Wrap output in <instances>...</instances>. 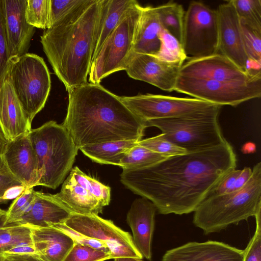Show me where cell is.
<instances>
[{
    "instance_id": "cell-1",
    "label": "cell",
    "mask_w": 261,
    "mask_h": 261,
    "mask_svg": "<svg viewBox=\"0 0 261 261\" xmlns=\"http://www.w3.org/2000/svg\"><path fill=\"white\" fill-rule=\"evenodd\" d=\"M236 165V155L227 141L208 149L171 156L148 167L124 170L120 181L150 201L160 214L183 215L194 212Z\"/></svg>"
},
{
    "instance_id": "cell-2",
    "label": "cell",
    "mask_w": 261,
    "mask_h": 261,
    "mask_svg": "<svg viewBox=\"0 0 261 261\" xmlns=\"http://www.w3.org/2000/svg\"><path fill=\"white\" fill-rule=\"evenodd\" d=\"M67 92V114L62 125L79 149L107 142L142 140L144 122L100 84L88 82Z\"/></svg>"
},
{
    "instance_id": "cell-3",
    "label": "cell",
    "mask_w": 261,
    "mask_h": 261,
    "mask_svg": "<svg viewBox=\"0 0 261 261\" xmlns=\"http://www.w3.org/2000/svg\"><path fill=\"white\" fill-rule=\"evenodd\" d=\"M101 0L84 3L40 36L43 50L67 91L88 83Z\"/></svg>"
},
{
    "instance_id": "cell-4",
    "label": "cell",
    "mask_w": 261,
    "mask_h": 261,
    "mask_svg": "<svg viewBox=\"0 0 261 261\" xmlns=\"http://www.w3.org/2000/svg\"><path fill=\"white\" fill-rule=\"evenodd\" d=\"M261 210V163L256 164L247 182L231 192L207 197L194 212L193 222L208 234L238 224Z\"/></svg>"
},
{
    "instance_id": "cell-5",
    "label": "cell",
    "mask_w": 261,
    "mask_h": 261,
    "mask_svg": "<svg viewBox=\"0 0 261 261\" xmlns=\"http://www.w3.org/2000/svg\"><path fill=\"white\" fill-rule=\"evenodd\" d=\"M28 134L37 160V186L55 189L70 172L79 149L65 128L55 121Z\"/></svg>"
},
{
    "instance_id": "cell-6",
    "label": "cell",
    "mask_w": 261,
    "mask_h": 261,
    "mask_svg": "<svg viewBox=\"0 0 261 261\" xmlns=\"http://www.w3.org/2000/svg\"><path fill=\"white\" fill-rule=\"evenodd\" d=\"M221 107L218 105L191 115L149 120L144 126L157 127L168 140L188 152L204 150L227 141L218 121Z\"/></svg>"
},
{
    "instance_id": "cell-7",
    "label": "cell",
    "mask_w": 261,
    "mask_h": 261,
    "mask_svg": "<svg viewBox=\"0 0 261 261\" xmlns=\"http://www.w3.org/2000/svg\"><path fill=\"white\" fill-rule=\"evenodd\" d=\"M7 75L31 125L44 107L50 91V76L46 63L42 57L27 53L11 60Z\"/></svg>"
},
{
    "instance_id": "cell-8",
    "label": "cell",
    "mask_w": 261,
    "mask_h": 261,
    "mask_svg": "<svg viewBox=\"0 0 261 261\" xmlns=\"http://www.w3.org/2000/svg\"><path fill=\"white\" fill-rule=\"evenodd\" d=\"M142 8L138 3L129 9L107 37L92 60L89 73V83L100 84L108 75L125 70L133 52Z\"/></svg>"
},
{
    "instance_id": "cell-9",
    "label": "cell",
    "mask_w": 261,
    "mask_h": 261,
    "mask_svg": "<svg viewBox=\"0 0 261 261\" xmlns=\"http://www.w3.org/2000/svg\"><path fill=\"white\" fill-rule=\"evenodd\" d=\"M182 46L188 60L219 53L217 10L200 2L190 3L185 13Z\"/></svg>"
},
{
    "instance_id": "cell-10",
    "label": "cell",
    "mask_w": 261,
    "mask_h": 261,
    "mask_svg": "<svg viewBox=\"0 0 261 261\" xmlns=\"http://www.w3.org/2000/svg\"><path fill=\"white\" fill-rule=\"evenodd\" d=\"M220 106H237L261 96V79L231 83L178 75L174 90Z\"/></svg>"
},
{
    "instance_id": "cell-11",
    "label": "cell",
    "mask_w": 261,
    "mask_h": 261,
    "mask_svg": "<svg viewBox=\"0 0 261 261\" xmlns=\"http://www.w3.org/2000/svg\"><path fill=\"white\" fill-rule=\"evenodd\" d=\"M119 97L126 107L144 122L151 119L191 115L218 106L195 98H180L150 93Z\"/></svg>"
},
{
    "instance_id": "cell-12",
    "label": "cell",
    "mask_w": 261,
    "mask_h": 261,
    "mask_svg": "<svg viewBox=\"0 0 261 261\" xmlns=\"http://www.w3.org/2000/svg\"><path fill=\"white\" fill-rule=\"evenodd\" d=\"M64 224L77 232L105 243L113 258H143L136 248L130 234L116 226L112 221L96 215L72 214Z\"/></svg>"
},
{
    "instance_id": "cell-13",
    "label": "cell",
    "mask_w": 261,
    "mask_h": 261,
    "mask_svg": "<svg viewBox=\"0 0 261 261\" xmlns=\"http://www.w3.org/2000/svg\"><path fill=\"white\" fill-rule=\"evenodd\" d=\"M179 76L231 83H246L261 79V72H245L220 53L185 62Z\"/></svg>"
},
{
    "instance_id": "cell-14",
    "label": "cell",
    "mask_w": 261,
    "mask_h": 261,
    "mask_svg": "<svg viewBox=\"0 0 261 261\" xmlns=\"http://www.w3.org/2000/svg\"><path fill=\"white\" fill-rule=\"evenodd\" d=\"M182 64L166 62L153 55L133 52L125 70L133 79L172 92Z\"/></svg>"
},
{
    "instance_id": "cell-15",
    "label": "cell",
    "mask_w": 261,
    "mask_h": 261,
    "mask_svg": "<svg viewBox=\"0 0 261 261\" xmlns=\"http://www.w3.org/2000/svg\"><path fill=\"white\" fill-rule=\"evenodd\" d=\"M217 11L219 52L242 70L250 72L244 47L240 19L231 1L220 5Z\"/></svg>"
},
{
    "instance_id": "cell-16",
    "label": "cell",
    "mask_w": 261,
    "mask_h": 261,
    "mask_svg": "<svg viewBox=\"0 0 261 261\" xmlns=\"http://www.w3.org/2000/svg\"><path fill=\"white\" fill-rule=\"evenodd\" d=\"M4 25L11 60L28 53L35 28L25 19L27 0H3Z\"/></svg>"
},
{
    "instance_id": "cell-17",
    "label": "cell",
    "mask_w": 261,
    "mask_h": 261,
    "mask_svg": "<svg viewBox=\"0 0 261 261\" xmlns=\"http://www.w3.org/2000/svg\"><path fill=\"white\" fill-rule=\"evenodd\" d=\"M28 133L8 141L2 156L18 180L28 188H34L39 180L38 164Z\"/></svg>"
},
{
    "instance_id": "cell-18",
    "label": "cell",
    "mask_w": 261,
    "mask_h": 261,
    "mask_svg": "<svg viewBox=\"0 0 261 261\" xmlns=\"http://www.w3.org/2000/svg\"><path fill=\"white\" fill-rule=\"evenodd\" d=\"M244 250L216 241L189 242L167 251L162 261H243Z\"/></svg>"
},
{
    "instance_id": "cell-19",
    "label": "cell",
    "mask_w": 261,
    "mask_h": 261,
    "mask_svg": "<svg viewBox=\"0 0 261 261\" xmlns=\"http://www.w3.org/2000/svg\"><path fill=\"white\" fill-rule=\"evenodd\" d=\"M156 210L150 201L140 198L133 201L126 216L136 248L142 257L149 260L152 257L151 243Z\"/></svg>"
},
{
    "instance_id": "cell-20",
    "label": "cell",
    "mask_w": 261,
    "mask_h": 261,
    "mask_svg": "<svg viewBox=\"0 0 261 261\" xmlns=\"http://www.w3.org/2000/svg\"><path fill=\"white\" fill-rule=\"evenodd\" d=\"M0 127L8 141L31 129L8 75L0 89Z\"/></svg>"
},
{
    "instance_id": "cell-21",
    "label": "cell",
    "mask_w": 261,
    "mask_h": 261,
    "mask_svg": "<svg viewBox=\"0 0 261 261\" xmlns=\"http://www.w3.org/2000/svg\"><path fill=\"white\" fill-rule=\"evenodd\" d=\"M71 214L54 194L35 191L31 210L17 224L31 227H52L64 223Z\"/></svg>"
},
{
    "instance_id": "cell-22",
    "label": "cell",
    "mask_w": 261,
    "mask_h": 261,
    "mask_svg": "<svg viewBox=\"0 0 261 261\" xmlns=\"http://www.w3.org/2000/svg\"><path fill=\"white\" fill-rule=\"evenodd\" d=\"M31 230L36 252L45 261H63L74 244L69 235L53 226Z\"/></svg>"
},
{
    "instance_id": "cell-23",
    "label": "cell",
    "mask_w": 261,
    "mask_h": 261,
    "mask_svg": "<svg viewBox=\"0 0 261 261\" xmlns=\"http://www.w3.org/2000/svg\"><path fill=\"white\" fill-rule=\"evenodd\" d=\"M71 214L96 215L104 206L93 195L81 186L69 174L62 183L60 191L54 194Z\"/></svg>"
},
{
    "instance_id": "cell-24",
    "label": "cell",
    "mask_w": 261,
    "mask_h": 261,
    "mask_svg": "<svg viewBox=\"0 0 261 261\" xmlns=\"http://www.w3.org/2000/svg\"><path fill=\"white\" fill-rule=\"evenodd\" d=\"M162 28L155 7H142L133 46V53L155 56L161 46Z\"/></svg>"
},
{
    "instance_id": "cell-25",
    "label": "cell",
    "mask_w": 261,
    "mask_h": 261,
    "mask_svg": "<svg viewBox=\"0 0 261 261\" xmlns=\"http://www.w3.org/2000/svg\"><path fill=\"white\" fill-rule=\"evenodd\" d=\"M138 3L135 0H101L93 49V59L123 15Z\"/></svg>"
},
{
    "instance_id": "cell-26",
    "label": "cell",
    "mask_w": 261,
    "mask_h": 261,
    "mask_svg": "<svg viewBox=\"0 0 261 261\" xmlns=\"http://www.w3.org/2000/svg\"><path fill=\"white\" fill-rule=\"evenodd\" d=\"M135 140H122L85 146L79 149L93 162L119 166L126 153L138 144Z\"/></svg>"
},
{
    "instance_id": "cell-27",
    "label": "cell",
    "mask_w": 261,
    "mask_h": 261,
    "mask_svg": "<svg viewBox=\"0 0 261 261\" xmlns=\"http://www.w3.org/2000/svg\"><path fill=\"white\" fill-rule=\"evenodd\" d=\"M162 29L182 45L185 11L182 5L172 1L155 7Z\"/></svg>"
},
{
    "instance_id": "cell-28",
    "label": "cell",
    "mask_w": 261,
    "mask_h": 261,
    "mask_svg": "<svg viewBox=\"0 0 261 261\" xmlns=\"http://www.w3.org/2000/svg\"><path fill=\"white\" fill-rule=\"evenodd\" d=\"M168 158L137 144L126 153L119 167L123 170H136L152 166Z\"/></svg>"
},
{
    "instance_id": "cell-29",
    "label": "cell",
    "mask_w": 261,
    "mask_h": 261,
    "mask_svg": "<svg viewBox=\"0 0 261 261\" xmlns=\"http://www.w3.org/2000/svg\"><path fill=\"white\" fill-rule=\"evenodd\" d=\"M25 242H33L31 227L25 224H12L0 228V252L9 250Z\"/></svg>"
},
{
    "instance_id": "cell-30",
    "label": "cell",
    "mask_w": 261,
    "mask_h": 261,
    "mask_svg": "<svg viewBox=\"0 0 261 261\" xmlns=\"http://www.w3.org/2000/svg\"><path fill=\"white\" fill-rule=\"evenodd\" d=\"M241 23L261 32V1L231 0Z\"/></svg>"
},
{
    "instance_id": "cell-31",
    "label": "cell",
    "mask_w": 261,
    "mask_h": 261,
    "mask_svg": "<svg viewBox=\"0 0 261 261\" xmlns=\"http://www.w3.org/2000/svg\"><path fill=\"white\" fill-rule=\"evenodd\" d=\"M77 183L95 197L105 206L111 200V188L86 174L77 166L72 168L70 174Z\"/></svg>"
},
{
    "instance_id": "cell-32",
    "label": "cell",
    "mask_w": 261,
    "mask_h": 261,
    "mask_svg": "<svg viewBox=\"0 0 261 261\" xmlns=\"http://www.w3.org/2000/svg\"><path fill=\"white\" fill-rule=\"evenodd\" d=\"M160 37L161 46L159 51L155 56L166 62L184 64L186 57L180 43L163 29H162Z\"/></svg>"
},
{
    "instance_id": "cell-33",
    "label": "cell",
    "mask_w": 261,
    "mask_h": 261,
    "mask_svg": "<svg viewBox=\"0 0 261 261\" xmlns=\"http://www.w3.org/2000/svg\"><path fill=\"white\" fill-rule=\"evenodd\" d=\"M241 23L244 47L248 60V70L253 64L255 68L260 70L261 32Z\"/></svg>"
},
{
    "instance_id": "cell-34",
    "label": "cell",
    "mask_w": 261,
    "mask_h": 261,
    "mask_svg": "<svg viewBox=\"0 0 261 261\" xmlns=\"http://www.w3.org/2000/svg\"><path fill=\"white\" fill-rule=\"evenodd\" d=\"M50 0H27L25 19L35 28L46 30L50 27Z\"/></svg>"
},
{
    "instance_id": "cell-35",
    "label": "cell",
    "mask_w": 261,
    "mask_h": 261,
    "mask_svg": "<svg viewBox=\"0 0 261 261\" xmlns=\"http://www.w3.org/2000/svg\"><path fill=\"white\" fill-rule=\"evenodd\" d=\"M34 188H27L23 193L15 199L7 211L6 225L17 224L31 210L35 198Z\"/></svg>"
},
{
    "instance_id": "cell-36",
    "label": "cell",
    "mask_w": 261,
    "mask_h": 261,
    "mask_svg": "<svg viewBox=\"0 0 261 261\" xmlns=\"http://www.w3.org/2000/svg\"><path fill=\"white\" fill-rule=\"evenodd\" d=\"M138 144L168 157L188 152L186 150L168 140L163 133L154 137L141 140L138 142Z\"/></svg>"
},
{
    "instance_id": "cell-37",
    "label": "cell",
    "mask_w": 261,
    "mask_h": 261,
    "mask_svg": "<svg viewBox=\"0 0 261 261\" xmlns=\"http://www.w3.org/2000/svg\"><path fill=\"white\" fill-rule=\"evenodd\" d=\"M113 258L109 253L74 243L63 261H104Z\"/></svg>"
},
{
    "instance_id": "cell-38",
    "label": "cell",
    "mask_w": 261,
    "mask_h": 261,
    "mask_svg": "<svg viewBox=\"0 0 261 261\" xmlns=\"http://www.w3.org/2000/svg\"><path fill=\"white\" fill-rule=\"evenodd\" d=\"M10 62L5 30L3 1L0 0V89L7 75Z\"/></svg>"
},
{
    "instance_id": "cell-39",
    "label": "cell",
    "mask_w": 261,
    "mask_h": 261,
    "mask_svg": "<svg viewBox=\"0 0 261 261\" xmlns=\"http://www.w3.org/2000/svg\"><path fill=\"white\" fill-rule=\"evenodd\" d=\"M85 0H50V27L81 6Z\"/></svg>"
},
{
    "instance_id": "cell-40",
    "label": "cell",
    "mask_w": 261,
    "mask_h": 261,
    "mask_svg": "<svg viewBox=\"0 0 261 261\" xmlns=\"http://www.w3.org/2000/svg\"><path fill=\"white\" fill-rule=\"evenodd\" d=\"M255 218V231L244 250L243 261H261V210L257 213Z\"/></svg>"
},
{
    "instance_id": "cell-41",
    "label": "cell",
    "mask_w": 261,
    "mask_h": 261,
    "mask_svg": "<svg viewBox=\"0 0 261 261\" xmlns=\"http://www.w3.org/2000/svg\"><path fill=\"white\" fill-rule=\"evenodd\" d=\"M53 227L60 229L69 235L74 240V243L88 246L96 249L111 254L109 248L103 242L77 232L67 227L64 223L57 224L53 226Z\"/></svg>"
},
{
    "instance_id": "cell-42",
    "label": "cell",
    "mask_w": 261,
    "mask_h": 261,
    "mask_svg": "<svg viewBox=\"0 0 261 261\" xmlns=\"http://www.w3.org/2000/svg\"><path fill=\"white\" fill-rule=\"evenodd\" d=\"M22 185L10 172L0 154V198L9 188Z\"/></svg>"
},
{
    "instance_id": "cell-43",
    "label": "cell",
    "mask_w": 261,
    "mask_h": 261,
    "mask_svg": "<svg viewBox=\"0 0 261 261\" xmlns=\"http://www.w3.org/2000/svg\"><path fill=\"white\" fill-rule=\"evenodd\" d=\"M241 171V170L234 169L229 172L215 188L211 194L219 195L230 192Z\"/></svg>"
},
{
    "instance_id": "cell-44",
    "label": "cell",
    "mask_w": 261,
    "mask_h": 261,
    "mask_svg": "<svg viewBox=\"0 0 261 261\" xmlns=\"http://www.w3.org/2000/svg\"><path fill=\"white\" fill-rule=\"evenodd\" d=\"M6 257L27 254H37L33 242H25L19 244L3 253Z\"/></svg>"
},
{
    "instance_id": "cell-45",
    "label": "cell",
    "mask_w": 261,
    "mask_h": 261,
    "mask_svg": "<svg viewBox=\"0 0 261 261\" xmlns=\"http://www.w3.org/2000/svg\"><path fill=\"white\" fill-rule=\"evenodd\" d=\"M28 187L24 185H19L8 189L0 198V203L6 202L10 200H14L20 195Z\"/></svg>"
},
{
    "instance_id": "cell-46",
    "label": "cell",
    "mask_w": 261,
    "mask_h": 261,
    "mask_svg": "<svg viewBox=\"0 0 261 261\" xmlns=\"http://www.w3.org/2000/svg\"><path fill=\"white\" fill-rule=\"evenodd\" d=\"M252 169L250 167H245L241 169V173L237 178L230 192L242 188L250 179Z\"/></svg>"
},
{
    "instance_id": "cell-47",
    "label": "cell",
    "mask_w": 261,
    "mask_h": 261,
    "mask_svg": "<svg viewBox=\"0 0 261 261\" xmlns=\"http://www.w3.org/2000/svg\"><path fill=\"white\" fill-rule=\"evenodd\" d=\"M7 261H45L38 254H27L6 257Z\"/></svg>"
},
{
    "instance_id": "cell-48",
    "label": "cell",
    "mask_w": 261,
    "mask_h": 261,
    "mask_svg": "<svg viewBox=\"0 0 261 261\" xmlns=\"http://www.w3.org/2000/svg\"><path fill=\"white\" fill-rule=\"evenodd\" d=\"M7 142L8 140L5 138L0 127V154H3Z\"/></svg>"
},
{
    "instance_id": "cell-49",
    "label": "cell",
    "mask_w": 261,
    "mask_h": 261,
    "mask_svg": "<svg viewBox=\"0 0 261 261\" xmlns=\"http://www.w3.org/2000/svg\"><path fill=\"white\" fill-rule=\"evenodd\" d=\"M7 211L0 208V228L6 226Z\"/></svg>"
},
{
    "instance_id": "cell-50",
    "label": "cell",
    "mask_w": 261,
    "mask_h": 261,
    "mask_svg": "<svg viewBox=\"0 0 261 261\" xmlns=\"http://www.w3.org/2000/svg\"><path fill=\"white\" fill-rule=\"evenodd\" d=\"M242 149L244 150L245 153H248L250 152H253V150H255V144L252 143H247L243 146Z\"/></svg>"
},
{
    "instance_id": "cell-51",
    "label": "cell",
    "mask_w": 261,
    "mask_h": 261,
    "mask_svg": "<svg viewBox=\"0 0 261 261\" xmlns=\"http://www.w3.org/2000/svg\"><path fill=\"white\" fill-rule=\"evenodd\" d=\"M115 261H143L142 258L133 257H121L114 258Z\"/></svg>"
},
{
    "instance_id": "cell-52",
    "label": "cell",
    "mask_w": 261,
    "mask_h": 261,
    "mask_svg": "<svg viewBox=\"0 0 261 261\" xmlns=\"http://www.w3.org/2000/svg\"><path fill=\"white\" fill-rule=\"evenodd\" d=\"M0 261H7V258L0 252Z\"/></svg>"
},
{
    "instance_id": "cell-53",
    "label": "cell",
    "mask_w": 261,
    "mask_h": 261,
    "mask_svg": "<svg viewBox=\"0 0 261 261\" xmlns=\"http://www.w3.org/2000/svg\"></svg>"
},
{
    "instance_id": "cell-54",
    "label": "cell",
    "mask_w": 261,
    "mask_h": 261,
    "mask_svg": "<svg viewBox=\"0 0 261 261\" xmlns=\"http://www.w3.org/2000/svg\"><path fill=\"white\" fill-rule=\"evenodd\" d=\"M115 261V260H114Z\"/></svg>"
}]
</instances>
